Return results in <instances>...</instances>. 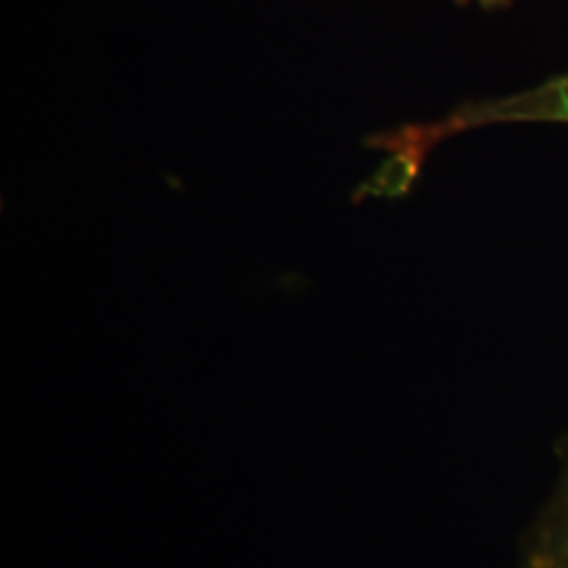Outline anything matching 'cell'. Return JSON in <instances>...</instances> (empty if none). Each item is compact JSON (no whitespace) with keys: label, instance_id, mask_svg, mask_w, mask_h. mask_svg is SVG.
<instances>
[{"label":"cell","instance_id":"obj_3","mask_svg":"<svg viewBox=\"0 0 568 568\" xmlns=\"http://www.w3.org/2000/svg\"><path fill=\"white\" fill-rule=\"evenodd\" d=\"M462 7H478L485 11H495V9H506L514 0H455Z\"/></svg>","mask_w":568,"mask_h":568},{"label":"cell","instance_id":"obj_2","mask_svg":"<svg viewBox=\"0 0 568 568\" xmlns=\"http://www.w3.org/2000/svg\"><path fill=\"white\" fill-rule=\"evenodd\" d=\"M537 562L539 568H568V462L549 511L548 527L541 535Z\"/></svg>","mask_w":568,"mask_h":568},{"label":"cell","instance_id":"obj_1","mask_svg":"<svg viewBox=\"0 0 568 568\" xmlns=\"http://www.w3.org/2000/svg\"><path fill=\"white\" fill-rule=\"evenodd\" d=\"M501 124H565L568 126V72L501 98L469 102L440 121L405 126L379 138L389 163L382 171L379 192H405L436 143L455 133Z\"/></svg>","mask_w":568,"mask_h":568}]
</instances>
